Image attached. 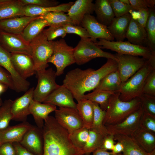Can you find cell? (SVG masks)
I'll return each mask as SVG.
<instances>
[{"label":"cell","mask_w":155,"mask_h":155,"mask_svg":"<svg viewBox=\"0 0 155 155\" xmlns=\"http://www.w3.org/2000/svg\"><path fill=\"white\" fill-rule=\"evenodd\" d=\"M118 70L117 61L107 59L100 68L82 70L76 68L68 72L63 81V85L71 93L77 101L83 99L86 92L94 90L100 81L108 74Z\"/></svg>","instance_id":"cell-1"},{"label":"cell","mask_w":155,"mask_h":155,"mask_svg":"<svg viewBox=\"0 0 155 155\" xmlns=\"http://www.w3.org/2000/svg\"><path fill=\"white\" fill-rule=\"evenodd\" d=\"M43 155H83L82 150L73 144L67 131L55 117L49 116L42 128Z\"/></svg>","instance_id":"cell-2"},{"label":"cell","mask_w":155,"mask_h":155,"mask_svg":"<svg viewBox=\"0 0 155 155\" xmlns=\"http://www.w3.org/2000/svg\"><path fill=\"white\" fill-rule=\"evenodd\" d=\"M154 69L155 52L152 53L144 66L126 82L122 83L116 92L120 93V100L127 102L139 98L142 94L146 78L150 73Z\"/></svg>","instance_id":"cell-3"},{"label":"cell","mask_w":155,"mask_h":155,"mask_svg":"<svg viewBox=\"0 0 155 155\" xmlns=\"http://www.w3.org/2000/svg\"><path fill=\"white\" fill-rule=\"evenodd\" d=\"M119 95V92H115L110 98L103 121L105 126L122 122L141 106L139 98L125 102L120 100Z\"/></svg>","instance_id":"cell-4"},{"label":"cell","mask_w":155,"mask_h":155,"mask_svg":"<svg viewBox=\"0 0 155 155\" xmlns=\"http://www.w3.org/2000/svg\"><path fill=\"white\" fill-rule=\"evenodd\" d=\"M53 41L47 40L42 31L30 42L36 72L49 66L47 61L53 53Z\"/></svg>","instance_id":"cell-5"},{"label":"cell","mask_w":155,"mask_h":155,"mask_svg":"<svg viewBox=\"0 0 155 155\" xmlns=\"http://www.w3.org/2000/svg\"><path fill=\"white\" fill-rule=\"evenodd\" d=\"M73 54L75 63L80 65L97 57L111 59L117 61L115 54L103 51L96 45L90 38H81L74 48Z\"/></svg>","instance_id":"cell-6"},{"label":"cell","mask_w":155,"mask_h":155,"mask_svg":"<svg viewBox=\"0 0 155 155\" xmlns=\"http://www.w3.org/2000/svg\"><path fill=\"white\" fill-rule=\"evenodd\" d=\"M53 53L48 63H51L56 68L57 76L62 75L65 68L75 63L74 48L69 46L63 38L53 41Z\"/></svg>","instance_id":"cell-7"},{"label":"cell","mask_w":155,"mask_h":155,"mask_svg":"<svg viewBox=\"0 0 155 155\" xmlns=\"http://www.w3.org/2000/svg\"><path fill=\"white\" fill-rule=\"evenodd\" d=\"M99 40L94 43L101 49H109L119 54L141 56L147 60L153 52L147 46L134 44L128 41H110L102 39Z\"/></svg>","instance_id":"cell-8"},{"label":"cell","mask_w":155,"mask_h":155,"mask_svg":"<svg viewBox=\"0 0 155 155\" xmlns=\"http://www.w3.org/2000/svg\"><path fill=\"white\" fill-rule=\"evenodd\" d=\"M38 78L37 86L34 89L33 99L40 102L45 99L60 85L56 82V71L52 68L36 72Z\"/></svg>","instance_id":"cell-9"},{"label":"cell","mask_w":155,"mask_h":155,"mask_svg":"<svg viewBox=\"0 0 155 155\" xmlns=\"http://www.w3.org/2000/svg\"><path fill=\"white\" fill-rule=\"evenodd\" d=\"M122 83L128 80L144 65L147 59L132 55L115 54Z\"/></svg>","instance_id":"cell-10"},{"label":"cell","mask_w":155,"mask_h":155,"mask_svg":"<svg viewBox=\"0 0 155 155\" xmlns=\"http://www.w3.org/2000/svg\"><path fill=\"white\" fill-rule=\"evenodd\" d=\"M54 117L69 134L84 127L82 121L76 108L60 107L55 111Z\"/></svg>","instance_id":"cell-11"},{"label":"cell","mask_w":155,"mask_h":155,"mask_svg":"<svg viewBox=\"0 0 155 155\" xmlns=\"http://www.w3.org/2000/svg\"><path fill=\"white\" fill-rule=\"evenodd\" d=\"M0 45L10 53H22L31 56L30 43L26 42L21 34L0 31Z\"/></svg>","instance_id":"cell-12"},{"label":"cell","mask_w":155,"mask_h":155,"mask_svg":"<svg viewBox=\"0 0 155 155\" xmlns=\"http://www.w3.org/2000/svg\"><path fill=\"white\" fill-rule=\"evenodd\" d=\"M143 113L141 107L122 122L117 124L106 126L109 134L131 136L139 127V122Z\"/></svg>","instance_id":"cell-13"},{"label":"cell","mask_w":155,"mask_h":155,"mask_svg":"<svg viewBox=\"0 0 155 155\" xmlns=\"http://www.w3.org/2000/svg\"><path fill=\"white\" fill-rule=\"evenodd\" d=\"M90 36L94 42L97 39H102L113 41L115 39L107 28V26L101 24L96 18L90 14L86 15L81 24Z\"/></svg>","instance_id":"cell-14"},{"label":"cell","mask_w":155,"mask_h":155,"mask_svg":"<svg viewBox=\"0 0 155 155\" xmlns=\"http://www.w3.org/2000/svg\"><path fill=\"white\" fill-rule=\"evenodd\" d=\"M34 88L29 89L21 96L13 101L11 111L13 120L26 121L27 116L30 114L29 106L33 99Z\"/></svg>","instance_id":"cell-15"},{"label":"cell","mask_w":155,"mask_h":155,"mask_svg":"<svg viewBox=\"0 0 155 155\" xmlns=\"http://www.w3.org/2000/svg\"><path fill=\"white\" fill-rule=\"evenodd\" d=\"M71 92L63 85L52 92L43 103L57 106L60 107L76 108V104Z\"/></svg>","instance_id":"cell-16"},{"label":"cell","mask_w":155,"mask_h":155,"mask_svg":"<svg viewBox=\"0 0 155 155\" xmlns=\"http://www.w3.org/2000/svg\"><path fill=\"white\" fill-rule=\"evenodd\" d=\"M10 53L11 61L14 67L24 79L26 80L36 73L31 55L19 53Z\"/></svg>","instance_id":"cell-17"},{"label":"cell","mask_w":155,"mask_h":155,"mask_svg":"<svg viewBox=\"0 0 155 155\" xmlns=\"http://www.w3.org/2000/svg\"><path fill=\"white\" fill-rule=\"evenodd\" d=\"M92 0H77L74 2L67 12L73 25L81 26L85 16L94 12Z\"/></svg>","instance_id":"cell-18"},{"label":"cell","mask_w":155,"mask_h":155,"mask_svg":"<svg viewBox=\"0 0 155 155\" xmlns=\"http://www.w3.org/2000/svg\"><path fill=\"white\" fill-rule=\"evenodd\" d=\"M39 128L32 126L19 143L36 155H43V142Z\"/></svg>","instance_id":"cell-19"},{"label":"cell","mask_w":155,"mask_h":155,"mask_svg":"<svg viewBox=\"0 0 155 155\" xmlns=\"http://www.w3.org/2000/svg\"><path fill=\"white\" fill-rule=\"evenodd\" d=\"M32 126L25 121L15 125L8 126L0 130L1 144L6 142L20 143L26 133Z\"/></svg>","instance_id":"cell-20"},{"label":"cell","mask_w":155,"mask_h":155,"mask_svg":"<svg viewBox=\"0 0 155 155\" xmlns=\"http://www.w3.org/2000/svg\"><path fill=\"white\" fill-rule=\"evenodd\" d=\"M39 16H23L0 21V31L16 34H21L28 24Z\"/></svg>","instance_id":"cell-21"},{"label":"cell","mask_w":155,"mask_h":155,"mask_svg":"<svg viewBox=\"0 0 155 155\" xmlns=\"http://www.w3.org/2000/svg\"><path fill=\"white\" fill-rule=\"evenodd\" d=\"M57 109L56 106L55 105L42 103L33 99L31 100L29 106L30 114L33 115L36 124L39 128H42L44 121L49 114Z\"/></svg>","instance_id":"cell-22"},{"label":"cell","mask_w":155,"mask_h":155,"mask_svg":"<svg viewBox=\"0 0 155 155\" xmlns=\"http://www.w3.org/2000/svg\"><path fill=\"white\" fill-rule=\"evenodd\" d=\"M128 41L132 44L147 46V34L145 28L141 26L132 16L125 36Z\"/></svg>","instance_id":"cell-23"},{"label":"cell","mask_w":155,"mask_h":155,"mask_svg":"<svg viewBox=\"0 0 155 155\" xmlns=\"http://www.w3.org/2000/svg\"><path fill=\"white\" fill-rule=\"evenodd\" d=\"M132 16L128 13L122 16L115 17L107 26L111 34L117 41H123Z\"/></svg>","instance_id":"cell-24"},{"label":"cell","mask_w":155,"mask_h":155,"mask_svg":"<svg viewBox=\"0 0 155 155\" xmlns=\"http://www.w3.org/2000/svg\"><path fill=\"white\" fill-rule=\"evenodd\" d=\"M24 5L20 0H0V21L24 16Z\"/></svg>","instance_id":"cell-25"},{"label":"cell","mask_w":155,"mask_h":155,"mask_svg":"<svg viewBox=\"0 0 155 155\" xmlns=\"http://www.w3.org/2000/svg\"><path fill=\"white\" fill-rule=\"evenodd\" d=\"M94 11L97 21L108 26L115 17L109 0H96L94 3Z\"/></svg>","instance_id":"cell-26"},{"label":"cell","mask_w":155,"mask_h":155,"mask_svg":"<svg viewBox=\"0 0 155 155\" xmlns=\"http://www.w3.org/2000/svg\"><path fill=\"white\" fill-rule=\"evenodd\" d=\"M74 2H70L50 7H44L33 5H26L24 8V16H39L44 13L51 12H67Z\"/></svg>","instance_id":"cell-27"},{"label":"cell","mask_w":155,"mask_h":155,"mask_svg":"<svg viewBox=\"0 0 155 155\" xmlns=\"http://www.w3.org/2000/svg\"><path fill=\"white\" fill-rule=\"evenodd\" d=\"M130 136L147 153L155 149V135L139 127Z\"/></svg>","instance_id":"cell-28"},{"label":"cell","mask_w":155,"mask_h":155,"mask_svg":"<svg viewBox=\"0 0 155 155\" xmlns=\"http://www.w3.org/2000/svg\"><path fill=\"white\" fill-rule=\"evenodd\" d=\"M114 140L121 142L124 146L123 155H148V153L140 147L130 136L116 134Z\"/></svg>","instance_id":"cell-29"},{"label":"cell","mask_w":155,"mask_h":155,"mask_svg":"<svg viewBox=\"0 0 155 155\" xmlns=\"http://www.w3.org/2000/svg\"><path fill=\"white\" fill-rule=\"evenodd\" d=\"M76 108L82 121L84 127L89 129L91 127L94 117L93 102L82 99L78 101Z\"/></svg>","instance_id":"cell-30"},{"label":"cell","mask_w":155,"mask_h":155,"mask_svg":"<svg viewBox=\"0 0 155 155\" xmlns=\"http://www.w3.org/2000/svg\"><path fill=\"white\" fill-rule=\"evenodd\" d=\"M122 83L117 70L105 76L94 90L115 92L119 90Z\"/></svg>","instance_id":"cell-31"},{"label":"cell","mask_w":155,"mask_h":155,"mask_svg":"<svg viewBox=\"0 0 155 155\" xmlns=\"http://www.w3.org/2000/svg\"><path fill=\"white\" fill-rule=\"evenodd\" d=\"M47 26H49L46 21L39 17L30 22L21 35L26 42L30 43Z\"/></svg>","instance_id":"cell-32"},{"label":"cell","mask_w":155,"mask_h":155,"mask_svg":"<svg viewBox=\"0 0 155 155\" xmlns=\"http://www.w3.org/2000/svg\"><path fill=\"white\" fill-rule=\"evenodd\" d=\"M40 18L46 20L49 26H61L68 24L73 25L69 16L63 12L47 13L40 16Z\"/></svg>","instance_id":"cell-33"},{"label":"cell","mask_w":155,"mask_h":155,"mask_svg":"<svg viewBox=\"0 0 155 155\" xmlns=\"http://www.w3.org/2000/svg\"><path fill=\"white\" fill-rule=\"evenodd\" d=\"M114 92L102 90H93L91 93L85 94L83 99L89 100L98 104L103 110L106 111L109 103L110 98Z\"/></svg>","instance_id":"cell-34"},{"label":"cell","mask_w":155,"mask_h":155,"mask_svg":"<svg viewBox=\"0 0 155 155\" xmlns=\"http://www.w3.org/2000/svg\"><path fill=\"white\" fill-rule=\"evenodd\" d=\"M93 105L94 117L90 129L97 131L104 137L106 136L109 134L106 127L103 124L105 111L102 109L99 104L97 103L93 102Z\"/></svg>","instance_id":"cell-35"},{"label":"cell","mask_w":155,"mask_h":155,"mask_svg":"<svg viewBox=\"0 0 155 155\" xmlns=\"http://www.w3.org/2000/svg\"><path fill=\"white\" fill-rule=\"evenodd\" d=\"M104 137L95 130H89V136L83 151L85 154L93 152L102 146Z\"/></svg>","instance_id":"cell-36"},{"label":"cell","mask_w":155,"mask_h":155,"mask_svg":"<svg viewBox=\"0 0 155 155\" xmlns=\"http://www.w3.org/2000/svg\"><path fill=\"white\" fill-rule=\"evenodd\" d=\"M150 14L145 29L147 37V47L152 52H155V8H149Z\"/></svg>","instance_id":"cell-37"},{"label":"cell","mask_w":155,"mask_h":155,"mask_svg":"<svg viewBox=\"0 0 155 155\" xmlns=\"http://www.w3.org/2000/svg\"><path fill=\"white\" fill-rule=\"evenodd\" d=\"M89 130L84 127L69 134V138L73 144L82 151L88 138Z\"/></svg>","instance_id":"cell-38"},{"label":"cell","mask_w":155,"mask_h":155,"mask_svg":"<svg viewBox=\"0 0 155 155\" xmlns=\"http://www.w3.org/2000/svg\"><path fill=\"white\" fill-rule=\"evenodd\" d=\"M13 101L10 99L6 100L0 107V131L8 127L12 119L11 108Z\"/></svg>","instance_id":"cell-39"},{"label":"cell","mask_w":155,"mask_h":155,"mask_svg":"<svg viewBox=\"0 0 155 155\" xmlns=\"http://www.w3.org/2000/svg\"><path fill=\"white\" fill-rule=\"evenodd\" d=\"M139 98L143 112L155 118V96L142 94Z\"/></svg>","instance_id":"cell-40"},{"label":"cell","mask_w":155,"mask_h":155,"mask_svg":"<svg viewBox=\"0 0 155 155\" xmlns=\"http://www.w3.org/2000/svg\"><path fill=\"white\" fill-rule=\"evenodd\" d=\"M115 17H118L127 14L132 10L130 5L124 4L119 0H109Z\"/></svg>","instance_id":"cell-41"},{"label":"cell","mask_w":155,"mask_h":155,"mask_svg":"<svg viewBox=\"0 0 155 155\" xmlns=\"http://www.w3.org/2000/svg\"><path fill=\"white\" fill-rule=\"evenodd\" d=\"M139 127L155 135V118L143 112L140 120Z\"/></svg>","instance_id":"cell-42"},{"label":"cell","mask_w":155,"mask_h":155,"mask_svg":"<svg viewBox=\"0 0 155 155\" xmlns=\"http://www.w3.org/2000/svg\"><path fill=\"white\" fill-rule=\"evenodd\" d=\"M43 32L49 41H53L58 37L63 38L67 34L63 26H49L48 28L44 29Z\"/></svg>","instance_id":"cell-43"},{"label":"cell","mask_w":155,"mask_h":155,"mask_svg":"<svg viewBox=\"0 0 155 155\" xmlns=\"http://www.w3.org/2000/svg\"><path fill=\"white\" fill-rule=\"evenodd\" d=\"M142 94L155 96V69L152 70L146 78Z\"/></svg>","instance_id":"cell-44"},{"label":"cell","mask_w":155,"mask_h":155,"mask_svg":"<svg viewBox=\"0 0 155 155\" xmlns=\"http://www.w3.org/2000/svg\"><path fill=\"white\" fill-rule=\"evenodd\" d=\"M63 27L67 34H76L80 36L81 38H91L86 30L81 26L68 24Z\"/></svg>","instance_id":"cell-45"},{"label":"cell","mask_w":155,"mask_h":155,"mask_svg":"<svg viewBox=\"0 0 155 155\" xmlns=\"http://www.w3.org/2000/svg\"><path fill=\"white\" fill-rule=\"evenodd\" d=\"M132 10H139L154 8L155 0H129Z\"/></svg>","instance_id":"cell-46"},{"label":"cell","mask_w":155,"mask_h":155,"mask_svg":"<svg viewBox=\"0 0 155 155\" xmlns=\"http://www.w3.org/2000/svg\"><path fill=\"white\" fill-rule=\"evenodd\" d=\"M24 5H33L44 7H50L57 6L59 2L53 0H20Z\"/></svg>","instance_id":"cell-47"},{"label":"cell","mask_w":155,"mask_h":155,"mask_svg":"<svg viewBox=\"0 0 155 155\" xmlns=\"http://www.w3.org/2000/svg\"><path fill=\"white\" fill-rule=\"evenodd\" d=\"M0 83L15 90V87L11 77L5 69L0 66Z\"/></svg>","instance_id":"cell-48"},{"label":"cell","mask_w":155,"mask_h":155,"mask_svg":"<svg viewBox=\"0 0 155 155\" xmlns=\"http://www.w3.org/2000/svg\"><path fill=\"white\" fill-rule=\"evenodd\" d=\"M0 155H16L13 143L6 142L0 145Z\"/></svg>","instance_id":"cell-49"},{"label":"cell","mask_w":155,"mask_h":155,"mask_svg":"<svg viewBox=\"0 0 155 155\" xmlns=\"http://www.w3.org/2000/svg\"><path fill=\"white\" fill-rule=\"evenodd\" d=\"M139 17L136 19L138 22L145 28L150 14L149 9H141L138 11Z\"/></svg>","instance_id":"cell-50"},{"label":"cell","mask_w":155,"mask_h":155,"mask_svg":"<svg viewBox=\"0 0 155 155\" xmlns=\"http://www.w3.org/2000/svg\"><path fill=\"white\" fill-rule=\"evenodd\" d=\"M114 135L109 134L104 137L102 145L100 148L107 150H112L115 145Z\"/></svg>","instance_id":"cell-51"},{"label":"cell","mask_w":155,"mask_h":155,"mask_svg":"<svg viewBox=\"0 0 155 155\" xmlns=\"http://www.w3.org/2000/svg\"><path fill=\"white\" fill-rule=\"evenodd\" d=\"M16 155H36L23 146L19 143H13Z\"/></svg>","instance_id":"cell-52"},{"label":"cell","mask_w":155,"mask_h":155,"mask_svg":"<svg viewBox=\"0 0 155 155\" xmlns=\"http://www.w3.org/2000/svg\"><path fill=\"white\" fill-rule=\"evenodd\" d=\"M124 150V146L123 144L120 142H118L115 144L112 152L115 154H118L121 152H123Z\"/></svg>","instance_id":"cell-53"},{"label":"cell","mask_w":155,"mask_h":155,"mask_svg":"<svg viewBox=\"0 0 155 155\" xmlns=\"http://www.w3.org/2000/svg\"><path fill=\"white\" fill-rule=\"evenodd\" d=\"M93 155H117L101 148H98L93 152Z\"/></svg>","instance_id":"cell-54"},{"label":"cell","mask_w":155,"mask_h":155,"mask_svg":"<svg viewBox=\"0 0 155 155\" xmlns=\"http://www.w3.org/2000/svg\"><path fill=\"white\" fill-rule=\"evenodd\" d=\"M7 88L5 85L0 83V94L5 91Z\"/></svg>","instance_id":"cell-55"},{"label":"cell","mask_w":155,"mask_h":155,"mask_svg":"<svg viewBox=\"0 0 155 155\" xmlns=\"http://www.w3.org/2000/svg\"><path fill=\"white\" fill-rule=\"evenodd\" d=\"M120 1L123 3L127 5H130V2L129 0H119Z\"/></svg>","instance_id":"cell-56"},{"label":"cell","mask_w":155,"mask_h":155,"mask_svg":"<svg viewBox=\"0 0 155 155\" xmlns=\"http://www.w3.org/2000/svg\"><path fill=\"white\" fill-rule=\"evenodd\" d=\"M148 155H155V149L151 152L148 153Z\"/></svg>","instance_id":"cell-57"},{"label":"cell","mask_w":155,"mask_h":155,"mask_svg":"<svg viewBox=\"0 0 155 155\" xmlns=\"http://www.w3.org/2000/svg\"><path fill=\"white\" fill-rule=\"evenodd\" d=\"M3 104L1 98H0V107Z\"/></svg>","instance_id":"cell-58"},{"label":"cell","mask_w":155,"mask_h":155,"mask_svg":"<svg viewBox=\"0 0 155 155\" xmlns=\"http://www.w3.org/2000/svg\"><path fill=\"white\" fill-rule=\"evenodd\" d=\"M117 155H123V154H117Z\"/></svg>","instance_id":"cell-59"},{"label":"cell","mask_w":155,"mask_h":155,"mask_svg":"<svg viewBox=\"0 0 155 155\" xmlns=\"http://www.w3.org/2000/svg\"><path fill=\"white\" fill-rule=\"evenodd\" d=\"M1 144V142H0V145Z\"/></svg>","instance_id":"cell-60"}]
</instances>
